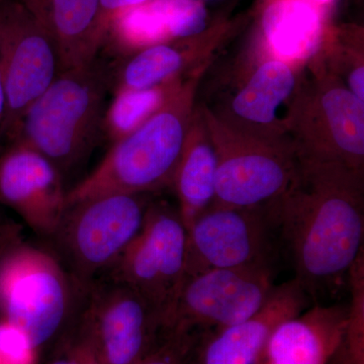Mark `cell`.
Listing matches in <instances>:
<instances>
[{
  "mask_svg": "<svg viewBox=\"0 0 364 364\" xmlns=\"http://www.w3.org/2000/svg\"><path fill=\"white\" fill-rule=\"evenodd\" d=\"M267 208L291 253L294 279L313 304L348 284L363 253V171L299 161L291 186Z\"/></svg>",
  "mask_w": 364,
  "mask_h": 364,
  "instance_id": "obj_1",
  "label": "cell"
},
{
  "mask_svg": "<svg viewBox=\"0 0 364 364\" xmlns=\"http://www.w3.org/2000/svg\"><path fill=\"white\" fill-rule=\"evenodd\" d=\"M205 68L191 74L178 92L142 126L112 144L90 176L67 191V207L98 196L152 195L172 188Z\"/></svg>",
  "mask_w": 364,
  "mask_h": 364,
  "instance_id": "obj_2",
  "label": "cell"
},
{
  "mask_svg": "<svg viewBox=\"0 0 364 364\" xmlns=\"http://www.w3.org/2000/svg\"><path fill=\"white\" fill-rule=\"evenodd\" d=\"M85 296L51 250L0 226V321L23 330L38 354L70 328Z\"/></svg>",
  "mask_w": 364,
  "mask_h": 364,
  "instance_id": "obj_3",
  "label": "cell"
},
{
  "mask_svg": "<svg viewBox=\"0 0 364 364\" xmlns=\"http://www.w3.org/2000/svg\"><path fill=\"white\" fill-rule=\"evenodd\" d=\"M109 91L111 67L98 57L62 71L28 107L13 143L37 151L65 179L82 166L102 136Z\"/></svg>",
  "mask_w": 364,
  "mask_h": 364,
  "instance_id": "obj_4",
  "label": "cell"
},
{
  "mask_svg": "<svg viewBox=\"0 0 364 364\" xmlns=\"http://www.w3.org/2000/svg\"><path fill=\"white\" fill-rule=\"evenodd\" d=\"M301 76L287 139L299 161L336 163L358 171L364 166V102L316 57Z\"/></svg>",
  "mask_w": 364,
  "mask_h": 364,
  "instance_id": "obj_5",
  "label": "cell"
},
{
  "mask_svg": "<svg viewBox=\"0 0 364 364\" xmlns=\"http://www.w3.org/2000/svg\"><path fill=\"white\" fill-rule=\"evenodd\" d=\"M151 195L111 193L72 203L49 240L86 294L123 255L142 229Z\"/></svg>",
  "mask_w": 364,
  "mask_h": 364,
  "instance_id": "obj_6",
  "label": "cell"
},
{
  "mask_svg": "<svg viewBox=\"0 0 364 364\" xmlns=\"http://www.w3.org/2000/svg\"><path fill=\"white\" fill-rule=\"evenodd\" d=\"M202 109L217 151L215 205L267 207L284 195L299 168L291 143L249 135Z\"/></svg>",
  "mask_w": 364,
  "mask_h": 364,
  "instance_id": "obj_7",
  "label": "cell"
},
{
  "mask_svg": "<svg viewBox=\"0 0 364 364\" xmlns=\"http://www.w3.org/2000/svg\"><path fill=\"white\" fill-rule=\"evenodd\" d=\"M186 240L178 208L152 200L140 233L102 277L147 299L162 318L163 331L186 279Z\"/></svg>",
  "mask_w": 364,
  "mask_h": 364,
  "instance_id": "obj_8",
  "label": "cell"
},
{
  "mask_svg": "<svg viewBox=\"0 0 364 364\" xmlns=\"http://www.w3.org/2000/svg\"><path fill=\"white\" fill-rule=\"evenodd\" d=\"M61 73L58 52L21 0H0V79L6 100L4 139L13 143L26 112Z\"/></svg>",
  "mask_w": 364,
  "mask_h": 364,
  "instance_id": "obj_9",
  "label": "cell"
},
{
  "mask_svg": "<svg viewBox=\"0 0 364 364\" xmlns=\"http://www.w3.org/2000/svg\"><path fill=\"white\" fill-rule=\"evenodd\" d=\"M76 321L102 364H136L163 336L162 318L149 301L105 277L85 294Z\"/></svg>",
  "mask_w": 364,
  "mask_h": 364,
  "instance_id": "obj_10",
  "label": "cell"
},
{
  "mask_svg": "<svg viewBox=\"0 0 364 364\" xmlns=\"http://www.w3.org/2000/svg\"><path fill=\"white\" fill-rule=\"evenodd\" d=\"M274 287L269 267L210 269L189 275L163 334L215 332L240 323L260 310Z\"/></svg>",
  "mask_w": 364,
  "mask_h": 364,
  "instance_id": "obj_11",
  "label": "cell"
},
{
  "mask_svg": "<svg viewBox=\"0 0 364 364\" xmlns=\"http://www.w3.org/2000/svg\"><path fill=\"white\" fill-rule=\"evenodd\" d=\"M275 232L267 207L214 203L188 227L186 277L210 269L272 268Z\"/></svg>",
  "mask_w": 364,
  "mask_h": 364,
  "instance_id": "obj_12",
  "label": "cell"
},
{
  "mask_svg": "<svg viewBox=\"0 0 364 364\" xmlns=\"http://www.w3.org/2000/svg\"><path fill=\"white\" fill-rule=\"evenodd\" d=\"M64 177L47 158L20 143L0 155V203L38 236L50 239L67 208Z\"/></svg>",
  "mask_w": 364,
  "mask_h": 364,
  "instance_id": "obj_13",
  "label": "cell"
},
{
  "mask_svg": "<svg viewBox=\"0 0 364 364\" xmlns=\"http://www.w3.org/2000/svg\"><path fill=\"white\" fill-rule=\"evenodd\" d=\"M299 69L267 55L232 93L224 114H214L249 135L289 141L287 124L299 90Z\"/></svg>",
  "mask_w": 364,
  "mask_h": 364,
  "instance_id": "obj_14",
  "label": "cell"
},
{
  "mask_svg": "<svg viewBox=\"0 0 364 364\" xmlns=\"http://www.w3.org/2000/svg\"><path fill=\"white\" fill-rule=\"evenodd\" d=\"M312 305L296 279L275 286L264 305L250 318L219 331L202 333L189 364H257L275 328Z\"/></svg>",
  "mask_w": 364,
  "mask_h": 364,
  "instance_id": "obj_15",
  "label": "cell"
},
{
  "mask_svg": "<svg viewBox=\"0 0 364 364\" xmlns=\"http://www.w3.org/2000/svg\"><path fill=\"white\" fill-rule=\"evenodd\" d=\"M203 0H151L114 16L105 45L131 55L151 46L196 37L208 28Z\"/></svg>",
  "mask_w": 364,
  "mask_h": 364,
  "instance_id": "obj_16",
  "label": "cell"
},
{
  "mask_svg": "<svg viewBox=\"0 0 364 364\" xmlns=\"http://www.w3.org/2000/svg\"><path fill=\"white\" fill-rule=\"evenodd\" d=\"M348 304H313L275 328L257 364H328L343 337Z\"/></svg>",
  "mask_w": 364,
  "mask_h": 364,
  "instance_id": "obj_17",
  "label": "cell"
},
{
  "mask_svg": "<svg viewBox=\"0 0 364 364\" xmlns=\"http://www.w3.org/2000/svg\"><path fill=\"white\" fill-rule=\"evenodd\" d=\"M223 31H205L196 37L162 43L128 55L111 67V91L142 90L186 78L208 65Z\"/></svg>",
  "mask_w": 364,
  "mask_h": 364,
  "instance_id": "obj_18",
  "label": "cell"
},
{
  "mask_svg": "<svg viewBox=\"0 0 364 364\" xmlns=\"http://www.w3.org/2000/svg\"><path fill=\"white\" fill-rule=\"evenodd\" d=\"M58 52L61 72L93 61L104 47L100 0H21Z\"/></svg>",
  "mask_w": 364,
  "mask_h": 364,
  "instance_id": "obj_19",
  "label": "cell"
},
{
  "mask_svg": "<svg viewBox=\"0 0 364 364\" xmlns=\"http://www.w3.org/2000/svg\"><path fill=\"white\" fill-rule=\"evenodd\" d=\"M323 7L308 0H272L261 16L264 52L304 68L320 51L328 26Z\"/></svg>",
  "mask_w": 364,
  "mask_h": 364,
  "instance_id": "obj_20",
  "label": "cell"
},
{
  "mask_svg": "<svg viewBox=\"0 0 364 364\" xmlns=\"http://www.w3.org/2000/svg\"><path fill=\"white\" fill-rule=\"evenodd\" d=\"M218 157L202 107H196L172 188L186 230L215 203Z\"/></svg>",
  "mask_w": 364,
  "mask_h": 364,
  "instance_id": "obj_21",
  "label": "cell"
},
{
  "mask_svg": "<svg viewBox=\"0 0 364 364\" xmlns=\"http://www.w3.org/2000/svg\"><path fill=\"white\" fill-rule=\"evenodd\" d=\"M189 76L154 87L112 93L114 97L105 109L102 121V136L112 145L128 136L162 109L178 92Z\"/></svg>",
  "mask_w": 364,
  "mask_h": 364,
  "instance_id": "obj_22",
  "label": "cell"
},
{
  "mask_svg": "<svg viewBox=\"0 0 364 364\" xmlns=\"http://www.w3.org/2000/svg\"><path fill=\"white\" fill-rule=\"evenodd\" d=\"M315 57L347 90L364 102L363 46L359 32L328 33Z\"/></svg>",
  "mask_w": 364,
  "mask_h": 364,
  "instance_id": "obj_23",
  "label": "cell"
},
{
  "mask_svg": "<svg viewBox=\"0 0 364 364\" xmlns=\"http://www.w3.org/2000/svg\"><path fill=\"white\" fill-rule=\"evenodd\" d=\"M359 255L348 275L350 303L343 337L332 361L336 364H364V257Z\"/></svg>",
  "mask_w": 364,
  "mask_h": 364,
  "instance_id": "obj_24",
  "label": "cell"
},
{
  "mask_svg": "<svg viewBox=\"0 0 364 364\" xmlns=\"http://www.w3.org/2000/svg\"><path fill=\"white\" fill-rule=\"evenodd\" d=\"M52 348L47 364H102L76 320Z\"/></svg>",
  "mask_w": 364,
  "mask_h": 364,
  "instance_id": "obj_25",
  "label": "cell"
},
{
  "mask_svg": "<svg viewBox=\"0 0 364 364\" xmlns=\"http://www.w3.org/2000/svg\"><path fill=\"white\" fill-rule=\"evenodd\" d=\"M200 333L168 332L148 355L136 364H189Z\"/></svg>",
  "mask_w": 364,
  "mask_h": 364,
  "instance_id": "obj_26",
  "label": "cell"
},
{
  "mask_svg": "<svg viewBox=\"0 0 364 364\" xmlns=\"http://www.w3.org/2000/svg\"><path fill=\"white\" fill-rule=\"evenodd\" d=\"M38 352L26 333L0 321V364H36Z\"/></svg>",
  "mask_w": 364,
  "mask_h": 364,
  "instance_id": "obj_27",
  "label": "cell"
},
{
  "mask_svg": "<svg viewBox=\"0 0 364 364\" xmlns=\"http://www.w3.org/2000/svg\"><path fill=\"white\" fill-rule=\"evenodd\" d=\"M148 1H151V0H100V16H102L105 38H107L109 25L117 14Z\"/></svg>",
  "mask_w": 364,
  "mask_h": 364,
  "instance_id": "obj_28",
  "label": "cell"
},
{
  "mask_svg": "<svg viewBox=\"0 0 364 364\" xmlns=\"http://www.w3.org/2000/svg\"><path fill=\"white\" fill-rule=\"evenodd\" d=\"M6 93H4V86H2L1 79H0V141L4 139V126L6 121Z\"/></svg>",
  "mask_w": 364,
  "mask_h": 364,
  "instance_id": "obj_29",
  "label": "cell"
},
{
  "mask_svg": "<svg viewBox=\"0 0 364 364\" xmlns=\"http://www.w3.org/2000/svg\"><path fill=\"white\" fill-rule=\"evenodd\" d=\"M332 1H334V0H313V4H317V6L321 7H324L331 4Z\"/></svg>",
  "mask_w": 364,
  "mask_h": 364,
  "instance_id": "obj_30",
  "label": "cell"
},
{
  "mask_svg": "<svg viewBox=\"0 0 364 364\" xmlns=\"http://www.w3.org/2000/svg\"><path fill=\"white\" fill-rule=\"evenodd\" d=\"M308 1L313 2V0H308Z\"/></svg>",
  "mask_w": 364,
  "mask_h": 364,
  "instance_id": "obj_31",
  "label": "cell"
}]
</instances>
